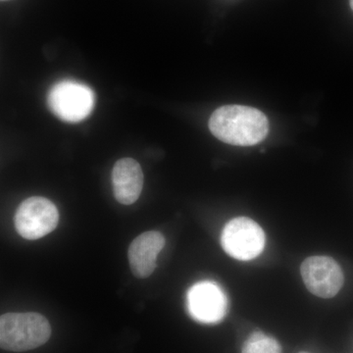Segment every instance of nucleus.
Returning a JSON list of instances; mask_svg holds the SVG:
<instances>
[{"label":"nucleus","mask_w":353,"mask_h":353,"mask_svg":"<svg viewBox=\"0 0 353 353\" xmlns=\"http://www.w3.org/2000/svg\"><path fill=\"white\" fill-rule=\"evenodd\" d=\"M299 353H308V352H299Z\"/></svg>","instance_id":"12"},{"label":"nucleus","mask_w":353,"mask_h":353,"mask_svg":"<svg viewBox=\"0 0 353 353\" xmlns=\"http://www.w3.org/2000/svg\"><path fill=\"white\" fill-rule=\"evenodd\" d=\"M50 336V322L39 313H6L0 317V345L7 352L34 350Z\"/></svg>","instance_id":"2"},{"label":"nucleus","mask_w":353,"mask_h":353,"mask_svg":"<svg viewBox=\"0 0 353 353\" xmlns=\"http://www.w3.org/2000/svg\"><path fill=\"white\" fill-rule=\"evenodd\" d=\"M350 7H352V9L353 10V0H350Z\"/></svg>","instance_id":"11"},{"label":"nucleus","mask_w":353,"mask_h":353,"mask_svg":"<svg viewBox=\"0 0 353 353\" xmlns=\"http://www.w3.org/2000/svg\"><path fill=\"white\" fill-rule=\"evenodd\" d=\"M301 272L309 292L322 299L336 296L345 282L340 265L328 256L308 257L301 264Z\"/></svg>","instance_id":"6"},{"label":"nucleus","mask_w":353,"mask_h":353,"mask_svg":"<svg viewBox=\"0 0 353 353\" xmlns=\"http://www.w3.org/2000/svg\"><path fill=\"white\" fill-rule=\"evenodd\" d=\"M59 222V212L50 199L32 196L20 204L14 223L18 234L26 240L43 238L54 231Z\"/></svg>","instance_id":"5"},{"label":"nucleus","mask_w":353,"mask_h":353,"mask_svg":"<svg viewBox=\"0 0 353 353\" xmlns=\"http://www.w3.org/2000/svg\"><path fill=\"white\" fill-rule=\"evenodd\" d=\"M188 310L197 322L214 324L226 316V294L213 282H199L187 294Z\"/></svg>","instance_id":"7"},{"label":"nucleus","mask_w":353,"mask_h":353,"mask_svg":"<svg viewBox=\"0 0 353 353\" xmlns=\"http://www.w3.org/2000/svg\"><path fill=\"white\" fill-rule=\"evenodd\" d=\"M209 129L216 138L228 145L252 146L266 138L269 121L259 109L226 105L212 113Z\"/></svg>","instance_id":"1"},{"label":"nucleus","mask_w":353,"mask_h":353,"mask_svg":"<svg viewBox=\"0 0 353 353\" xmlns=\"http://www.w3.org/2000/svg\"><path fill=\"white\" fill-rule=\"evenodd\" d=\"M48 106L59 119L77 123L85 120L94 109L95 97L92 88L76 81L55 83L48 97Z\"/></svg>","instance_id":"3"},{"label":"nucleus","mask_w":353,"mask_h":353,"mask_svg":"<svg viewBox=\"0 0 353 353\" xmlns=\"http://www.w3.org/2000/svg\"><path fill=\"white\" fill-rule=\"evenodd\" d=\"M241 353H282V347L275 339L256 331L245 341Z\"/></svg>","instance_id":"10"},{"label":"nucleus","mask_w":353,"mask_h":353,"mask_svg":"<svg viewBox=\"0 0 353 353\" xmlns=\"http://www.w3.org/2000/svg\"><path fill=\"white\" fill-rule=\"evenodd\" d=\"M114 196L118 202L130 205L138 201L143 187L141 165L132 158H122L114 165L112 171Z\"/></svg>","instance_id":"9"},{"label":"nucleus","mask_w":353,"mask_h":353,"mask_svg":"<svg viewBox=\"0 0 353 353\" xmlns=\"http://www.w3.org/2000/svg\"><path fill=\"white\" fill-rule=\"evenodd\" d=\"M165 238L157 231L145 232L132 241L129 263L132 274L139 279L150 277L157 268L158 254L163 250Z\"/></svg>","instance_id":"8"},{"label":"nucleus","mask_w":353,"mask_h":353,"mask_svg":"<svg viewBox=\"0 0 353 353\" xmlns=\"http://www.w3.org/2000/svg\"><path fill=\"white\" fill-rule=\"evenodd\" d=\"M266 243L262 228L248 217H238L228 222L221 236L225 252L234 259L252 260L263 252Z\"/></svg>","instance_id":"4"}]
</instances>
